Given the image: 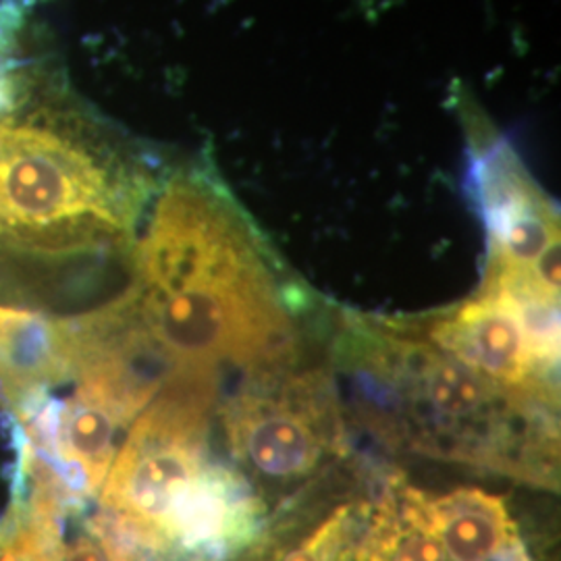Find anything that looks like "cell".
Masks as SVG:
<instances>
[{
  "instance_id": "1",
  "label": "cell",
  "mask_w": 561,
  "mask_h": 561,
  "mask_svg": "<svg viewBox=\"0 0 561 561\" xmlns=\"http://www.w3.org/2000/svg\"><path fill=\"white\" fill-rule=\"evenodd\" d=\"M131 291L138 322L171 370L268 364L291 337L266 245L204 162L157 187L134 241Z\"/></svg>"
},
{
  "instance_id": "2",
  "label": "cell",
  "mask_w": 561,
  "mask_h": 561,
  "mask_svg": "<svg viewBox=\"0 0 561 561\" xmlns=\"http://www.w3.org/2000/svg\"><path fill=\"white\" fill-rule=\"evenodd\" d=\"M140 152L80 102L25 99L0 115V250L69 259L134 248L157 192Z\"/></svg>"
},
{
  "instance_id": "3",
  "label": "cell",
  "mask_w": 561,
  "mask_h": 561,
  "mask_svg": "<svg viewBox=\"0 0 561 561\" xmlns=\"http://www.w3.org/2000/svg\"><path fill=\"white\" fill-rule=\"evenodd\" d=\"M373 352V375L396 400L382 412L393 419L389 433L424 454L530 481H541L542 468L551 470L553 431L537 422L541 393L489 381L424 343L387 337Z\"/></svg>"
},
{
  "instance_id": "4",
  "label": "cell",
  "mask_w": 561,
  "mask_h": 561,
  "mask_svg": "<svg viewBox=\"0 0 561 561\" xmlns=\"http://www.w3.org/2000/svg\"><path fill=\"white\" fill-rule=\"evenodd\" d=\"M451 102L468 141L470 198L489 238L484 283L560 304L558 206L461 83H456Z\"/></svg>"
},
{
  "instance_id": "5",
  "label": "cell",
  "mask_w": 561,
  "mask_h": 561,
  "mask_svg": "<svg viewBox=\"0 0 561 561\" xmlns=\"http://www.w3.org/2000/svg\"><path fill=\"white\" fill-rule=\"evenodd\" d=\"M215 398V373L173 370L131 422L101 497L138 541L162 547L169 510L208 466L206 428Z\"/></svg>"
},
{
  "instance_id": "6",
  "label": "cell",
  "mask_w": 561,
  "mask_h": 561,
  "mask_svg": "<svg viewBox=\"0 0 561 561\" xmlns=\"http://www.w3.org/2000/svg\"><path fill=\"white\" fill-rule=\"evenodd\" d=\"M335 421L317 375L261 382L243 391L225 419L236 456L273 481H296L319 468Z\"/></svg>"
},
{
  "instance_id": "7",
  "label": "cell",
  "mask_w": 561,
  "mask_h": 561,
  "mask_svg": "<svg viewBox=\"0 0 561 561\" xmlns=\"http://www.w3.org/2000/svg\"><path fill=\"white\" fill-rule=\"evenodd\" d=\"M433 341L454 360L514 391L541 393L542 360L518 301L484 285L479 298L435 324Z\"/></svg>"
},
{
  "instance_id": "8",
  "label": "cell",
  "mask_w": 561,
  "mask_h": 561,
  "mask_svg": "<svg viewBox=\"0 0 561 561\" xmlns=\"http://www.w3.org/2000/svg\"><path fill=\"white\" fill-rule=\"evenodd\" d=\"M80 333L76 321L0 306V385L18 405L48 387L76 379Z\"/></svg>"
},
{
  "instance_id": "9",
  "label": "cell",
  "mask_w": 561,
  "mask_h": 561,
  "mask_svg": "<svg viewBox=\"0 0 561 561\" xmlns=\"http://www.w3.org/2000/svg\"><path fill=\"white\" fill-rule=\"evenodd\" d=\"M435 533L451 561H486L518 533L502 497L481 489H458L431 497Z\"/></svg>"
},
{
  "instance_id": "10",
  "label": "cell",
  "mask_w": 561,
  "mask_h": 561,
  "mask_svg": "<svg viewBox=\"0 0 561 561\" xmlns=\"http://www.w3.org/2000/svg\"><path fill=\"white\" fill-rule=\"evenodd\" d=\"M391 561H449V558L437 533L401 524L400 541Z\"/></svg>"
},
{
  "instance_id": "11",
  "label": "cell",
  "mask_w": 561,
  "mask_h": 561,
  "mask_svg": "<svg viewBox=\"0 0 561 561\" xmlns=\"http://www.w3.org/2000/svg\"><path fill=\"white\" fill-rule=\"evenodd\" d=\"M65 560L67 561H106L101 547H96L90 539H81L73 547H65Z\"/></svg>"
},
{
  "instance_id": "12",
  "label": "cell",
  "mask_w": 561,
  "mask_h": 561,
  "mask_svg": "<svg viewBox=\"0 0 561 561\" xmlns=\"http://www.w3.org/2000/svg\"><path fill=\"white\" fill-rule=\"evenodd\" d=\"M486 561H530V556L520 541L518 533H514L497 553H493Z\"/></svg>"
},
{
  "instance_id": "13",
  "label": "cell",
  "mask_w": 561,
  "mask_h": 561,
  "mask_svg": "<svg viewBox=\"0 0 561 561\" xmlns=\"http://www.w3.org/2000/svg\"><path fill=\"white\" fill-rule=\"evenodd\" d=\"M283 561H321V558H319L312 549H308V547L301 542V547L289 551V553L283 558Z\"/></svg>"
}]
</instances>
